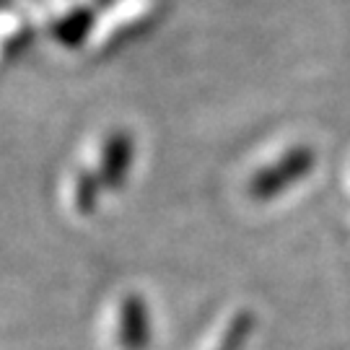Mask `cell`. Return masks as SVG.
I'll return each mask as SVG.
<instances>
[{"label": "cell", "instance_id": "2", "mask_svg": "<svg viewBox=\"0 0 350 350\" xmlns=\"http://www.w3.org/2000/svg\"><path fill=\"white\" fill-rule=\"evenodd\" d=\"M130 159H133V146H130V138L127 135H112L107 140V146L101 150V166L96 174H88V179L94 182V187L99 189V182L104 187H117L122 179H125V172L130 166Z\"/></svg>", "mask_w": 350, "mask_h": 350}, {"label": "cell", "instance_id": "1", "mask_svg": "<svg viewBox=\"0 0 350 350\" xmlns=\"http://www.w3.org/2000/svg\"><path fill=\"white\" fill-rule=\"evenodd\" d=\"M312 163H314V156L309 148L291 150L280 163H273V166H267L265 172H260V174L254 176V182L250 185L252 198L254 200H270V198H275V192L286 189L293 182H299L301 176L312 169Z\"/></svg>", "mask_w": 350, "mask_h": 350}, {"label": "cell", "instance_id": "4", "mask_svg": "<svg viewBox=\"0 0 350 350\" xmlns=\"http://www.w3.org/2000/svg\"><path fill=\"white\" fill-rule=\"evenodd\" d=\"M250 327H252L250 317H237V319L231 322V327L226 329L224 342H221V348L218 350H239L241 345H244V338H247Z\"/></svg>", "mask_w": 350, "mask_h": 350}, {"label": "cell", "instance_id": "3", "mask_svg": "<svg viewBox=\"0 0 350 350\" xmlns=\"http://www.w3.org/2000/svg\"><path fill=\"white\" fill-rule=\"evenodd\" d=\"M120 345L125 350H143L148 345V319L138 296H127L120 312Z\"/></svg>", "mask_w": 350, "mask_h": 350}]
</instances>
